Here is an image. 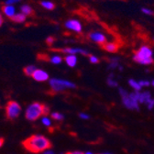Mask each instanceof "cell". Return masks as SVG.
I'll list each match as a JSON object with an SVG mask.
<instances>
[{
	"mask_svg": "<svg viewBox=\"0 0 154 154\" xmlns=\"http://www.w3.org/2000/svg\"><path fill=\"white\" fill-rule=\"evenodd\" d=\"M32 77L37 82H45V81L49 80L48 72L43 70H41V69H36V71L32 74Z\"/></svg>",
	"mask_w": 154,
	"mask_h": 154,
	"instance_id": "cell-10",
	"label": "cell"
},
{
	"mask_svg": "<svg viewBox=\"0 0 154 154\" xmlns=\"http://www.w3.org/2000/svg\"><path fill=\"white\" fill-rule=\"evenodd\" d=\"M20 9H21V13H22V14H24L25 16H29V15H31V14L33 13L32 8H31L29 6H28V5H24V6H22Z\"/></svg>",
	"mask_w": 154,
	"mask_h": 154,
	"instance_id": "cell-19",
	"label": "cell"
},
{
	"mask_svg": "<svg viewBox=\"0 0 154 154\" xmlns=\"http://www.w3.org/2000/svg\"><path fill=\"white\" fill-rule=\"evenodd\" d=\"M65 154H84L83 152L81 151H78V150H74V151H71V152H67Z\"/></svg>",
	"mask_w": 154,
	"mask_h": 154,
	"instance_id": "cell-32",
	"label": "cell"
},
{
	"mask_svg": "<svg viewBox=\"0 0 154 154\" xmlns=\"http://www.w3.org/2000/svg\"><path fill=\"white\" fill-rule=\"evenodd\" d=\"M64 25L66 29L76 33H81L83 30V26L81 22L79 20H77V19H69V20L65 22Z\"/></svg>",
	"mask_w": 154,
	"mask_h": 154,
	"instance_id": "cell-8",
	"label": "cell"
},
{
	"mask_svg": "<svg viewBox=\"0 0 154 154\" xmlns=\"http://www.w3.org/2000/svg\"><path fill=\"white\" fill-rule=\"evenodd\" d=\"M135 96H136V98L138 100V102L140 104H147L151 98H152V96H151V94L149 92V91H144V92H133Z\"/></svg>",
	"mask_w": 154,
	"mask_h": 154,
	"instance_id": "cell-9",
	"label": "cell"
},
{
	"mask_svg": "<svg viewBox=\"0 0 154 154\" xmlns=\"http://www.w3.org/2000/svg\"><path fill=\"white\" fill-rule=\"evenodd\" d=\"M41 4H42V6L44 8H46V9H48V10H52V9H54V8H55V5H54L52 2H51V1H42Z\"/></svg>",
	"mask_w": 154,
	"mask_h": 154,
	"instance_id": "cell-22",
	"label": "cell"
},
{
	"mask_svg": "<svg viewBox=\"0 0 154 154\" xmlns=\"http://www.w3.org/2000/svg\"><path fill=\"white\" fill-rule=\"evenodd\" d=\"M21 112V106L16 101H9L6 106V115L8 119H17Z\"/></svg>",
	"mask_w": 154,
	"mask_h": 154,
	"instance_id": "cell-6",
	"label": "cell"
},
{
	"mask_svg": "<svg viewBox=\"0 0 154 154\" xmlns=\"http://www.w3.org/2000/svg\"><path fill=\"white\" fill-rule=\"evenodd\" d=\"M65 63L69 67H75L77 64V56L73 54H67L64 58Z\"/></svg>",
	"mask_w": 154,
	"mask_h": 154,
	"instance_id": "cell-13",
	"label": "cell"
},
{
	"mask_svg": "<svg viewBox=\"0 0 154 154\" xmlns=\"http://www.w3.org/2000/svg\"><path fill=\"white\" fill-rule=\"evenodd\" d=\"M89 61H90L91 63L95 64V63H98L99 59H98V58L96 57V56H94V55H90V56H89Z\"/></svg>",
	"mask_w": 154,
	"mask_h": 154,
	"instance_id": "cell-26",
	"label": "cell"
},
{
	"mask_svg": "<svg viewBox=\"0 0 154 154\" xmlns=\"http://www.w3.org/2000/svg\"><path fill=\"white\" fill-rule=\"evenodd\" d=\"M26 19V16L22 13H18V14H15V16L12 17V20L17 23H21L24 22Z\"/></svg>",
	"mask_w": 154,
	"mask_h": 154,
	"instance_id": "cell-17",
	"label": "cell"
},
{
	"mask_svg": "<svg viewBox=\"0 0 154 154\" xmlns=\"http://www.w3.org/2000/svg\"><path fill=\"white\" fill-rule=\"evenodd\" d=\"M99 154H112V153H108V152H105V153H99Z\"/></svg>",
	"mask_w": 154,
	"mask_h": 154,
	"instance_id": "cell-38",
	"label": "cell"
},
{
	"mask_svg": "<svg viewBox=\"0 0 154 154\" xmlns=\"http://www.w3.org/2000/svg\"><path fill=\"white\" fill-rule=\"evenodd\" d=\"M51 63L53 64H60L63 61V58L59 55H54L51 58Z\"/></svg>",
	"mask_w": 154,
	"mask_h": 154,
	"instance_id": "cell-24",
	"label": "cell"
},
{
	"mask_svg": "<svg viewBox=\"0 0 154 154\" xmlns=\"http://www.w3.org/2000/svg\"><path fill=\"white\" fill-rule=\"evenodd\" d=\"M88 38L93 42L99 45H104L106 42V37L104 33L100 31H92L89 33Z\"/></svg>",
	"mask_w": 154,
	"mask_h": 154,
	"instance_id": "cell-7",
	"label": "cell"
},
{
	"mask_svg": "<svg viewBox=\"0 0 154 154\" xmlns=\"http://www.w3.org/2000/svg\"><path fill=\"white\" fill-rule=\"evenodd\" d=\"M23 147L32 152V153H40L43 152L51 148V141L43 135H32L22 143Z\"/></svg>",
	"mask_w": 154,
	"mask_h": 154,
	"instance_id": "cell-1",
	"label": "cell"
},
{
	"mask_svg": "<svg viewBox=\"0 0 154 154\" xmlns=\"http://www.w3.org/2000/svg\"><path fill=\"white\" fill-rule=\"evenodd\" d=\"M79 118H80L81 119H84V120H88V119H90V116H89L88 114H86V113L82 112V113L79 114Z\"/></svg>",
	"mask_w": 154,
	"mask_h": 154,
	"instance_id": "cell-29",
	"label": "cell"
},
{
	"mask_svg": "<svg viewBox=\"0 0 154 154\" xmlns=\"http://www.w3.org/2000/svg\"><path fill=\"white\" fill-rule=\"evenodd\" d=\"M63 52L67 53V54H73V55H76L77 53L88 55V52L85 50H83L81 48H64L63 50Z\"/></svg>",
	"mask_w": 154,
	"mask_h": 154,
	"instance_id": "cell-12",
	"label": "cell"
},
{
	"mask_svg": "<svg viewBox=\"0 0 154 154\" xmlns=\"http://www.w3.org/2000/svg\"><path fill=\"white\" fill-rule=\"evenodd\" d=\"M2 23H3V17H2V16H1V15H0V27H1Z\"/></svg>",
	"mask_w": 154,
	"mask_h": 154,
	"instance_id": "cell-35",
	"label": "cell"
},
{
	"mask_svg": "<svg viewBox=\"0 0 154 154\" xmlns=\"http://www.w3.org/2000/svg\"><path fill=\"white\" fill-rule=\"evenodd\" d=\"M47 42H48L49 44L52 43V42H53V38H47Z\"/></svg>",
	"mask_w": 154,
	"mask_h": 154,
	"instance_id": "cell-33",
	"label": "cell"
},
{
	"mask_svg": "<svg viewBox=\"0 0 154 154\" xmlns=\"http://www.w3.org/2000/svg\"><path fill=\"white\" fill-rule=\"evenodd\" d=\"M133 60L142 65H150L153 63V51L148 45H142L134 53Z\"/></svg>",
	"mask_w": 154,
	"mask_h": 154,
	"instance_id": "cell-3",
	"label": "cell"
},
{
	"mask_svg": "<svg viewBox=\"0 0 154 154\" xmlns=\"http://www.w3.org/2000/svg\"><path fill=\"white\" fill-rule=\"evenodd\" d=\"M51 119H53L56 121H62L64 119V116L59 112H52L51 113Z\"/></svg>",
	"mask_w": 154,
	"mask_h": 154,
	"instance_id": "cell-20",
	"label": "cell"
},
{
	"mask_svg": "<svg viewBox=\"0 0 154 154\" xmlns=\"http://www.w3.org/2000/svg\"><path fill=\"white\" fill-rule=\"evenodd\" d=\"M119 59L118 58H111L109 64H108V68L109 69H116L119 68Z\"/></svg>",
	"mask_w": 154,
	"mask_h": 154,
	"instance_id": "cell-18",
	"label": "cell"
},
{
	"mask_svg": "<svg viewBox=\"0 0 154 154\" xmlns=\"http://www.w3.org/2000/svg\"><path fill=\"white\" fill-rule=\"evenodd\" d=\"M103 48L105 51H106L107 52H111V53H114L116 51H118L119 49V45L118 42H106L104 45H103Z\"/></svg>",
	"mask_w": 154,
	"mask_h": 154,
	"instance_id": "cell-11",
	"label": "cell"
},
{
	"mask_svg": "<svg viewBox=\"0 0 154 154\" xmlns=\"http://www.w3.org/2000/svg\"><path fill=\"white\" fill-rule=\"evenodd\" d=\"M119 93L121 97V101L125 107L129 110H139L140 109V103L138 102L134 93H128L124 88H119Z\"/></svg>",
	"mask_w": 154,
	"mask_h": 154,
	"instance_id": "cell-4",
	"label": "cell"
},
{
	"mask_svg": "<svg viewBox=\"0 0 154 154\" xmlns=\"http://www.w3.org/2000/svg\"><path fill=\"white\" fill-rule=\"evenodd\" d=\"M146 106H147V107H148L149 110H152V109L154 108V98H151V99L146 104Z\"/></svg>",
	"mask_w": 154,
	"mask_h": 154,
	"instance_id": "cell-28",
	"label": "cell"
},
{
	"mask_svg": "<svg viewBox=\"0 0 154 154\" xmlns=\"http://www.w3.org/2000/svg\"><path fill=\"white\" fill-rule=\"evenodd\" d=\"M15 8L13 7V5H7L3 8V12L4 14L8 17H13L15 16Z\"/></svg>",
	"mask_w": 154,
	"mask_h": 154,
	"instance_id": "cell-14",
	"label": "cell"
},
{
	"mask_svg": "<svg viewBox=\"0 0 154 154\" xmlns=\"http://www.w3.org/2000/svg\"><path fill=\"white\" fill-rule=\"evenodd\" d=\"M141 12H142L144 15H147V16H152V15L154 14V12H153L151 9L148 8H143L141 9Z\"/></svg>",
	"mask_w": 154,
	"mask_h": 154,
	"instance_id": "cell-25",
	"label": "cell"
},
{
	"mask_svg": "<svg viewBox=\"0 0 154 154\" xmlns=\"http://www.w3.org/2000/svg\"><path fill=\"white\" fill-rule=\"evenodd\" d=\"M42 123L45 127H47V128H51L52 126L51 119L48 117V116H42Z\"/></svg>",
	"mask_w": 154,
	"mask_h": 154,
	"instance_id": "cell-21",
	"label": "cell"
},
{
	"mask_svg": "<svg viewBox=\"0 0 154 154\" xmlns=\"http://www.w3.org/2000/svg\"><path fill=\"white\" fill-rule=\"evenodd\" d=\"M128 85L129 86L135 91V92H140L142 87L140 86V82L137 81V80H135V79H129L128 80Z\"/></svg>",
	"mask_w": 154,
	"mask_h": 154,
	"instance_id": "cell-15",
	"label": "cell"
},
{
	"mask_svg": "<svg viewBox=\"0 0 154 154\" xmlns=\"http://www.w3.org/2000/svg\"><path fill=\"white\" fill-rule=\"evenodd\" d=\"M50 85L54 93L63 92L66 89H73L75 88V85L72 83L71 81L64 80V79H58V78H52L50 80Z\"/></svg>",
	"mask_w": 154,
	"mask_h": 154,
	"instance_id": "cell-5",
	"label": "cell"
},
{
	"mask_svg": "<svg viewBox=\"0 0 154 154\" xmlns=\"http://www.w3.org/2000/svg\"><path fill=\"white\" fill-rule=\"evenodd\" d=\"M139 82H140V86L142 88L143 87H148V86L150 85V82L149 81H147V80H140Z\"/></svg>",
	"mask_w": 154,
	"mask_h": 154,
	"instance_id": "cell-27",
	"label": "cell"
},
{
	"mask_svg": "<svg viewBox=\"0 0 154 154\" xmlns=\"http://www.w3.org/2000/svg\"><path fill=\"white\" fill-rule=\"evenodd\" d=\"M107 85L110 86V87H118V85H119V83H118V81L115 79V76H114V74H110L108 77H107Z\"/></svg>",
	"mask_w": 154,
	"mask_h": 154,
	"instance_id": "cell-16",
	"label": "cell"
},
{
	"mask_svg": "<svg viewBox=\"0 0 154 154\" xmlns=\"http://www.w3.org/2000/svg\"><path fill=\"white\" fill-rule=\"evenodd\" d=\"M84 154H94L92 151H87V152H85V153H84Z\"/></svg>",
	"mask_w": 154,
	"mask_h": 154,
	"instance_id": "cell-37",
	"label": "cell"
},
{
	"mask_svg": "<svg viewBox=\"0 0 154 154\" xmlns=\"http://www.w3.org/2000/svg\"><path fill=\"white\" fill-rule=\"evenodd\" d=\"M35 71H36V67L33 65H29L24 69V72L26 73V75H29V76H32Z\"/></svg>",
	"mask_w": 154,
	"mask_h": 154,
	"instance_id": "cell-23",
	"label": "cell"
},
{
	"mask_svg": "<svg viewBox=\"0 0 154 154\" xmlns=\"http://www.w3.org/2000/svg\"><path fill=\"white\" fill-rule=\"evenodd\" d=\"M150 85H152V86L154 87V80H152V81L150 82Z\"/></svg>",
	"mask_w": 154,
	"mask_h": 154,
	"instance_id": "cell-36",
	"label": "cell"
},
{
	"mask_svg": "<svg viewBox=\"0 0 154 154\" xmlns=\"http://www.w3.org/2000/svg\"><path fill=\"white\" fill-rule=\"evenodd\" d=\"M19 1H20V0H7V5H13Z\"/></svg>",
	"mask_w": 154,
	"mask_h": 154,
	"instance_id": "cell-30",
	"label": "cell"
},
{
	"mask_svg": "<svg viewBox=\"0 0 154 154\" xmlns=\"http://www.w3.org/2000/svg\"><path fill=\"white\" fill-rule=\"evenodd\" d=\"M42 154H55V152L49 149H47V150L43 151V152H42Z\"/></svg>",
	"mask_w": 154,
	"mask_h": 154,
	"instance_id": "cell-31",
	"label": "cell"
},
{
	"mask_svg": "<svg viewBox=\"0 0 154 154\" xmlns=\"http://www.w3.org/2000/svg\"><path fill=\"white\" fill-rule=\"evenodd\" d=\"M49 110L50 109L47 106L38 102H34L27 107L25 111V117L29 121H35L42 116H47Z\"/></svg>",
	"mask_w": 154,
	"mask_h": 154,
	"instance_id": "cell-2",
	"label": "cell"
},
{
	"mask_svg": "<svg viewBox=\"0 0 154 154\" xmlns=\"http://www.w3.org/2000/svg\"><path fill=\"white\" fill-rule=\"evenodd\" d=\"M3 143H4V140H3V139L0 138V148H1V147L3 146Z\"/></svg>",
	"mask_w": 154,
	"mask_h": 154,
	"instance_id": "cell-34",
	"label": "cell"
}]
</instances>
